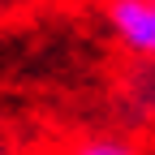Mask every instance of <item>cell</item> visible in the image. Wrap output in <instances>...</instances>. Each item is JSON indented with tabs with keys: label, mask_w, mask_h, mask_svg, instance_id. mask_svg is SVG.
<instances>
[{
	"label": "cell",
	"mask_w": 155,
	"mask_h": 155,
	"mask_svg": "<svg viewBox=\"0 0 155 155\" xmlns=\"http://www.w3.org/2000/svg\"><path fill=\"white\" fill-rule=\"evenodd\" d=\"M108 30L125 52L138 61H155V5L151 0H108L104 5Z\"/></svg>",
	"instance_id": "6da1fadb"
},
{
	"label": "cell",
	"mask_w": 155,
	"mask_h": 155,
	"mask_svg": "<svg viewBox=\"0 0 155 155\" xmlns=\"http://www.w3.org/2000/svg\"><path fill=\"white\" fill-rule=\"evenodd\" d=\"M129 104L142 116H155V61H138L129 73Z\"/></svg>",
	"instance_id": "7a4b0ae2"
},
{
	"label": "cell",
	"mask_w": 155,
	"mask_h": 155,
	"mask_svg": "<svg viewBox=\"0 0 155 155\" xmlns=\"http://www.w3.org/2000/svg\"><path fill=\"white\" fill-rule=\"evenodd\" d=\"M69 155H142L129 138H116V134H95V138H82Z\"/></svg>",
	"instance_id": "3957f363"
},
{
	"label": "cell",
	"mask_w": 155,
	"mask_h": 155,
	"mask_svg": "<svg viewBox=\"0 0 155 155\" xmlns=\"http://www.w3.org/2000/svg\"><path fill=\"white\" fill-rule=\"evenodd\" d=\"M151 5H155V0H151Z\"/></svg>",
	"instance_id": "277c9868"
}]
</instances>
